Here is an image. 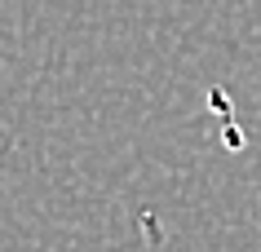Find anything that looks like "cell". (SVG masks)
Wrapping results in <instances>:
<instances>
[]
</instances>
